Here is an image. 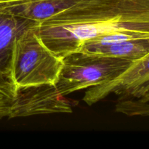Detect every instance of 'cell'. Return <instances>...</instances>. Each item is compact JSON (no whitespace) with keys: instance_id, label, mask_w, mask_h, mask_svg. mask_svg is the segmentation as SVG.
Returning a JSON list of instances; mask_svg holds the SVG:
<instances>
[{"instance_id":"7","label":"cell","mask_w":149,"mask_h":149,"mask_svg":"<svg viewBox=\"0 0 149 149\" xmlns=\"http://www.w3.org/2000/svg\"><path fill=\"white\" fill-rule=\"evenodd\" d=\"M38 24L23 17L0 13V79H13V50L16 39L26 29Z\"/></svg>"},{"instance_id":"10","label":"cell","mask_w":149,"mask_h":149,"mask_svg":"<svg viewBox=\"0 0 149 149\" xmlns=\"http://www.w3.org/2000/svg\"><path fill=\"white\" fill-rule=\"evenodd\" d=\"M115 110L129 116H149V102L140 101L138 99L119 100Z\"/></svg>"},{"instance_id":"11","label":"cell","mask_w":149,"mask_h":149,"mask_svg":"<svg viewBox=\"0 0 149 149\" xmlns=\"http://www.w3.org/2000/svg\"><path fill=\"white\" fill-rule=\"evenodd\" d=\"M138 100H139L140 101L142 102H149V93L146 94L144 96H143L141 98L138 99Z\"/></svg>"},{"instance_id":"12","label":"cell","mask_w":149,"mask_h":149,"mask_svg":"<svg viewBox=\"0 0 149 149\" xmlns=\"http://www.w3.org/2000/svg\"><path fill=\"white\" fill-rule=\"evenodd\" d=\"M14 1V0H0V2H1V1Z\"/></svg>"},{"instance_id":"3","label":"cell","mask_w":149,"mask_h":149,"mask_svg":"<svg viewBox=\"0 0 149 149\" xmlns=\"http://www.w3.org/2000/svg\"><path fill=\"white\" fill-rule=\"evenodd\" d=\"M132 62L99 54L74 52L63 58V65L55 85L68 95L110 81L125 72Z\"/></svg>"},{"instance_id":"1","label":"cell","mask_w":149,"mask_h":149,"mask_svg":"<svg viewBox=\"0 0 149 149\" xmlns=\"http://www.w3.org/2000/svg\"><path fill=\"white\" fill-rule=\"evenodd\" d=\"M45 45L63 58L84 42L116 33L149 38V0H82L37 27Z\"/></svg>"},{"instance_id":"8","label":"cell","mask_w":149,"mask_h":149,"mask_svg":"<svg viewBox=\"0 0 149 149\" xmlns=\"http://www.w3.org/2000/svg\"><path fill=\"white\" fill-rule=\"evenodd\" d=\"M78 51L115 57L133 63L149 52V38L130 39L104 45L84 44Z\"/></svg>"},{"instance_id":"5","label":"cell","mask_w":149,"mask_h":149,"mask_svg":"<svg viewBox=\"0 0 149 149\" xmlns=\"http://www.w3.org/2000/svg\"><path fill=\"white\" fill-rule=\"evenodd\" d=\"M72 103L60 94L55 84L17 88L9 119L52 113H71Z\"/></svg>"},{"instance_id":"2","label":"cell","mask_w":149,"mask_h":149,"mask_svg":"<svg viewBox=\"0 0 149 149\" xmlns=\"http://www.w3.org/2000/svg\"><path fill=\"white\" fill-rule=\"evenodd\" d=\"M39 24L26 29L16 39L13 50L12 77L17 88L55 84L63 65L38 34Z\"/></svg>"},{"instance_id":"9","label":"cell","mask_w":149,"mask_h":149,"mask_svg":"<svg viewBox=\"0 0 149 149\" xmlns=\"http://www.w3.org/2000/svg\"><path fill=\"white\" fill-rule=\"evenodd\" d=\"M17 87L12 78L0 79V119H9Z\"/></svg>"},{"instance_id":"6","label":"cell","mask_w":149,"mask_h":149,"mask_svg":"<svg viewBox=\"0 0 149 149\" xmlns=\"http://www.w3.org/2000/svg\"><path fill=\"white\" fill-rule=\"evenodd\" d=\"M82 0H14L0 2V13L42 23Z\"/></svg>"},{"instance_id":"4","label":"cell","mask_w":149,"mask_h":149,"mask_svg":"<svg viewBox=\"0 0 149 149\" xmlns=\"http://www.w3.org/2000/svg\"><path fill=\"white\" fill-rule=\"evenodd\" d=\"M149 93V52L132 65L121 75L100 85L90 87L82 100L93 106L110 95L119 100L140 99Z\"/></svg>"}]
</instances>
